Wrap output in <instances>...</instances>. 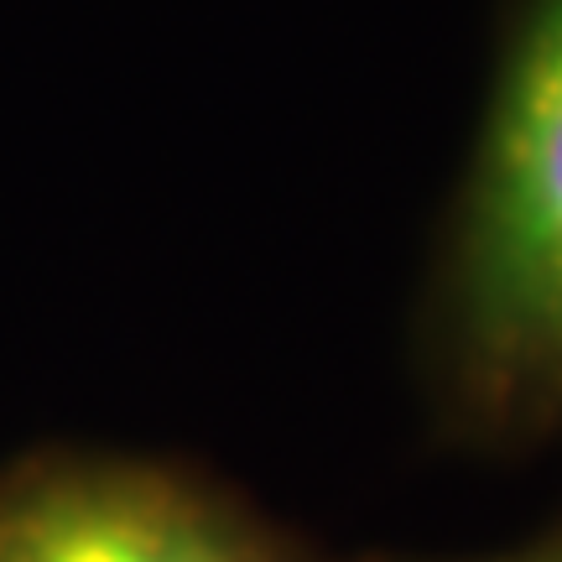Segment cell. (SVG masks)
Returning <instances> with one entry per match:
<instances>
[{
    "mask_svg": "<svg viewBox=\"0 0 562 562\" xmlns=\"http://www.w3.org/2000/svg\"><path fill=\"white\" fill-rule=\"evenodd\" d=\"M0 562H328L188 463L37 448L0 463Z\"/></svg>",
    "mask_w": 562,
    "mask_h": 562,
    "instance_id": "7a4b0ae2",
    "label": "cell"
},
{
    "mask_svg": "<svg viewBox=\"0 0 562 562\" xmlns=\"http://www.w3.org/2000/svg\"><path fill=\"white\" fill-rule=\"evenodd\" d=\"M370 562H402V558H370ZM417 562H562V521L547 526L542 537L501 547V552H474V558H417Z\"/></svg>",
    "mask_w": 562,
    "mask_h": 562,
    "instance_id": "3957f363",
    "label": "cell"
},
{
    "mask_svg": "<svg viewBox=\"0 0 562 562\" xmlns=\"http://www.w3.org/2000/svg\"><path fill=\"white\" fill-rule=\"evenodd\" d=\"M422 375L463 442H562V0H516L442 224Z\"/></svg>",
    "mask_w": 562,
    "mask_h": 562,
    "instance_id": "6da1fadb",
    "label": "cell"
}]
</instances>
